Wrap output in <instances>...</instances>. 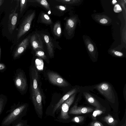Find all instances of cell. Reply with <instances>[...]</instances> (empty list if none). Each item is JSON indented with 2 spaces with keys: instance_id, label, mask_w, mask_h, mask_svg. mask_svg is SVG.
Wrapping results in <instances>:
<instances>
[{
  "instance_id": "obj_1",
  "label": "cell",
  "mask_w": 126,
  "mask_h": 126,
  "mask_svg": "<svg viewBox=\"0 0 126 126\" xmlns=\"http://www.w3.org/2000/svg\"><path fill=\"white\" fill-rule=\"evenodd\" d=\"M30 95L35 110L38 116L42 118L43 114L42 96L38 85V74L34 66L30 70Z\"/></svg>"
},
{
  "instance_id": "obj_2",
  "label": "cell",
  "mask_w": 126,
  "mask_h": 126,
  "mask_svg": "<svg viewBox=\"0 0 126 126\" xmlns=\"http://www.w3.org/2000/svg\"><path fill=\"white\" fill-rule=\"evenodd\" d=\"M13 78L14 84L17 90L21 94L25 92L27 86L24 74L19 69H16Z\"/></svg>"
},
{
  "instance_id": "obj_3",
  "label": "cell",
  "mask_w": 126,
  "mask_h": 126,
  "mask_svg": "<svg viewBox=\"0 0 126 126\" xmlns=\"http://www.w3.org/2000/svg\"><path fill=\"white\" fill-rule=\"evenodd\" d=\"M106 99L112 103H114V93L111 86L106 82H103L94 87Z\"/></svg>"
},
{
  "instance_id": "obj_4",
  "label": "cell",
  "mask_w": 126,
  "mask_h": 126,
  "mask_svg": "<svg viewBox=\"0 0 126 126\" xmlns=\"http://www.w3.org/2000/svg\"><path fill=\"white\" fill-rule=\"evenodd\" d=\"M35 16L34 12L26 16L20 25L17 35V39H19L30 29L31 23Z\"/></svg>"
},
{
  "instance_id": "obj_5",
  "label": "cell",
  "mask_w": 126,
  "mask_h": 126,
  "mask_svg": "<svg viewBox=\"0 0 126 126\" xmlns=\"http://www.w3.org/2000/svg\"><path fill=\"white\" fill-rule=\"evenodd\" d=\"M47 75L50 82L57 86L62 87L68 86V82L57 73L53 72H49Z\"/></svg>"
},
{
  "instance_id": "obj_6",
  "label": "cell",
  "mask_w": 126,
  "mask_h": 126,
  "mask_svg": "<svg viewBox=\"0 0 126 126\" xmlns=\"http://www.w3.org/2000/svg\"><path fill=\"white\" fill-rule=\"evenodd\" d=\"M76 93L72 95L62 104L61 106V111L60 115V117L61 119L67 120L70 118L68 113L69 109L74 100Z\"/></svg>"
},
{
  "instance_id": "obj_7",
  "label": "cell",
  "mask_w": 126,
  "mask_h": 126,
  "mask_svg": "<svg viewBox=\"0 0 126 126\" xmlns=\"http://www.w3.org/2000/svg\"><path fill=\"white\" fill-rule=\"evenodd\" d=\"M31 46L34 50L41 49L44 50L43 42L42 38L39 34H34L31 37L30 39Z\"/></svg>"
},
{
  "instance_id": "obj_8",
  "label": "cell",
  "mask_w": 126,
  "mask_h": 126,
  "mask_svg": "<svg viewBox=\"0 0 126 126\" xmlns=\"http://www.w3.org/2000/svg\"><path fill=\"white\" fill-rule=\"evenodd\" d=\"M17 4L14 10L10 14L8 23V30L11 34H12L14 30L17 21L18 14L16 12L17 7Z\"/></svg>"
},
{
  "instance_id": "obj_9",
  "label": "cell",
  "mask_w": 126,
  "mask_h": 126,
  "mask_svg": "<svg viewBox=\"0 0 126 126\" xmlns=\"http://www.w3.org/2000/svg\"><path fill=\"white\" fill-rule=\"evenodd\" d=\"M76 103L71 108L68 113L73 114H78L86 113L92 112L93 110L92 108L89 107H78Z\"/></svg>"
},
{
  "instance_id": "obj_10",
  "label": "cell",
  "mask_w": 126,
  "mask_h": 126,
  "mask_svg": "<svg viewBox=\"0 0 126 126\" xmlns=\"http://www.w3.org/2000/svg\"><path fill=\"white\" fill-rule=\"evenodd\" d=\"M29 43V38L27 37L22 41L18 45L13 54V58L16 59L25 50Z\"/></svg>"
},
{
  "instance_id": "obj_11",
  "label": "cell",
  "mask_w": 126,
  "mask_h": 126,
  "mask_svg": "<svg viewBox=\"0 0 126 126\" xmlns=\"http://www.w3.org/2000/svg\"><path fill=\"white\" fill-rule=\"evenodd\" d=\"M87 101L91 105L95 107L96 109L101 110H104V108L100 103L91 94L87 92L83 93Z\"/></svg>"
},
{
  "instance_id": "obj_12",
  "label": "cell",
  "mask_w": 126,
  "mask_h": 126,
  "mask_svg": "<svg viewBox=\"0 0 126 126\" xmlns=\"http://www.w3.org/2000/svg\"><path fill=\"white\" fill-rule=\"evenodd\" d=\"M77 91V89L76 88H75L67 92L55 105L53 110V113L54 114L55 113L56 110L64 102L72 95L76 93Z\"/></svg>"
},
{
  "instance_id": "obj_13",
  "label": "cell",
  "mask_w": 126,
  "mask_h": 126,
  "mask_svg": "<svg viewBox=\"0 0 126 126\" xmlns=\"http://www.w3.org/2000/svg\"><path fill=\"white\" fill-rule=\"evenodd\" d=\"M43 38L46 45L49 56L50 57L53 56L54 46L51 38L49 36L46 34L43 35Z\"/></svg>"
},
{
  "instance_id": "obj_14",
  "label": "cell",
  "mask_w": 126,
  "mask_h": 126,
  "mask_svg": "<svg viewBox=\"0 0 126 126\" xmlns=\"http://www.w3.org/2000/svg\"><path fill=\"white\" fill-rule=\"evenodd\" d=\"M102 118L103 120L111 126H115L118 123V121L114 119L109 114H108L107 115Z\"/></svg>"
},
{
  "instance_id": "obj_15",
  "label": "cell",
  "mask_w": 126,
  "mask_h": 126,
  "mask_svg": "<svg viewBox=\"0 0 126 126\" xmlns=\"http://www.w3.org/2000/svg\"><path fill=\"white\" fill-rule=\"evenodd\" d=\"M53 32L55 35L57 36L60 37L62 33V29L61 25L59 22H56L54 25Z\"/></svg>"
},
{
  "instance_id": "obj_16",
  "label": "cell",
  "mask_w": 126,
  "mask_h": 126,
  "mask_svg": "<svg viewBox=\"0 0 126 126\" xmlns=\"http://www.w3.org/2000/svg\"><path fill=\"white\" fill-rule=\"evenodd\" d=\"M40 18L41 22L43 23L47 24H51L52 23V21L49 17L44 13L41 14Z\"/></svg>"
},
{
  "instance_id": "obj_17",
  "label": "cell",
  "mask_w": 126,
  "mask_h": 126,
  "mask_svg": "<svg viewBox=\"0 0 126 126\" xmlns=\"http://www.w3.org/2000/svg\"><path fill=\"white\" fill-rule=\"evenodd\" d=\"M75 24L73 19H69L67 20L66 25V29L68 33H70L71 29L73 28Z\"/></svg>"
},
{
  "instance_id": "obj_18",
  "label": "cell",
  "mask_w": 126,
  "mask_h": 126,
  "mask_svg": "<svg viewBox=\"0 0 126 126\" xmlns=\"http://www.w3.org/2000/svg\"><path fill=\"white\" fill-rule=\"evenodd\" d=\"M35 1L44 7L47 10H50L49 4L47 0H36Z\"/></svg>"
},
{
  "instance_id": "obj_19",
  "label": "cell",
  "mask_w": 126,
  "mask_h": 126,
  "mask_svg": "<svg viewBox=\"0 0 126 126\" xmlns=\"http://www.w3.org/2000/svg\"><path fill=\"white\" fill-rule=\"evenodd\" d=\"M104 110H101L96 109V110L94 111L92 114V118L94 120H96V117L104 113Z\"/></svg>"
},
{
  "instance_id": "obj_20",
  "label": "cell",
  "mask_w": 126,
  "mask_h": 126,
  "mask_svg": "<svg viewBox=\"0 0 126 126\" xmlns=\"http://www.w3.org/2000/svg\"><path fill=\"white\" fill-rule=\"evenodd\" d=\"M35 55L44 59H46L47 58V57L44 52L41 49H38L36 50Z\"/></svg>"
},
{
  "instance_id": "obj_21",
  "label": "cell",
  "mask_w": 126,
  "mask_h": 126,
  "mask_svg": "<svg viewBox=\"0 0 126 126\" xmlns=\"http://www.w3.org/2000/svg\"><path fill=\"white\" fill-rule=\"evenodd\" d=\"M84 119V117L83 116H76L72 119L71 121L75 123H79L82 122Z\"/></svg>"
},
{
  "instance_id": "obj_22",
  "label": "cell",
  "mask_w": 126,
  "mask_h": 126,
  "mask_svg": "<svg viewBox=\"0 0 126 126\" xmlns=\"http://www.w3.org/2000/svg\"><path fill=\"white\" fill-rule=\"evenodd\" d=\"M27 0H21L20 2V11L21 13L26 8L27 3Z\"/></svg>"
},
{
  "instance_id": "obj_23",
  "label": "cell",
  "mask_w": 126,
  "mask_h": 126,
  "mask_svg": "<svg viewBox=\"0 0 126 126\" xmlns=\"http://www.w3.org/2000/svg\"><path fill=\"white\" fill-rule=\"evenodd\" d=\"M43 63V61L41 59H37L35 61V64L36 67L39 70H42L41 66L43 68V65L40 64Z\"/></svg>"
},
{
  "instance_id": "obj_24",
  "label": "cell",
  "mask_w": 126,
  "mask_h": 126,
  "mask_svg": "<svg viewBox=\"0 0 126 126\" xmlns=\"http://www.w3.org/2000/svg\"><path fill=\"white\" fill-rule=\"evenodd\" d=\"M114 11L116 13L120 12L122 11V9L120 6L118 4H116L114 8Z\"/></svg>"
},
{
  "instance_id": "obj_25",
  "label": "cell",
  "mask_w": 126,
  "mask_h": 126,
  "mask_svg": "<svg viewBox=\"0 0 126 126\" xmlns=\"http://www.w3.org/2000/svg\"><path fill=\"white\" fill-rule=\"evenodd\" d=\"M90 126H104L100 122L94 121L92 122L90 124Z\"/></svg>"
},
{
  "instance_id": "obj_26",
  "label": "cell",
  "mask_w": 126,
  "mask_h": 126,
  "mask_svg": "<svg viewBox=\"0 0 126 126\" xmlns=\"http://www.w3.org/2000/svg\"><path fill=\"white\" fill-rule=\"evenodd\" d=\"M56 8L62 11H65L66 9L65 6L61 5L56 6Z\"/></svg>"
},
{
  "instance_id": "obj_27",
  "label": "cell",
  "mask_w": 126,
  "mask_h": 126,
  "mask_svg": "<svg viewBox=\"0 0 126 126\" xmlns=\"http://www.w3.org/2000/svg\"><path fill=\"white\" fill-rule=\"evenodd\" d=\"M6 69V66L4 64L0 63V71H4Z\"/></svg>"
},
{
  "instance_id": "obj_28",
  "label": "cell",
  "mask_w": 126,
  "mask_h": 126,
  "mask_svg": "<svg viewBox=\"0 0 126 126\" xmlns=\"http://www.w3.org/2000/svg\"><path fill=\"white\" fill-rule=\"evenodd\" d=\"M115 55L118 57H122L123 55V53L120 52L118 51H115L113 52Z\"/></svg>"
},
{
  "instance_id": "obj_29",
  "label": "cell",
  "mask_w": 126,
  "mask_h": 126,
  "mask_svg": "<svg viewBox=\"0 0 126 126\" xmlns=\"http://www.w3.org/2000/svg\"><path fill=\"white\" fill-rule=\"evenodd\" d=\"M88 48L89 50L91 52L93 51L94 49L93 45L91 44H89L88 46Z\"/></svg>"
},
{
  "instance_id": "obj_30",
  "label": "cell",
  "mask_w": 126,
  "mask_h": 126,
  "mask_svg": "<svg viewBox=\"0 0 126 126\" xmlns=\"http://www.w3.org/2000/svg\"><path fill=\"white\" fill-rule=\"evenodd\" d=\"M100 22L102 24H106L108 22V20L105 18L101 19L100 20Z\"/></svg>"
},
{
  "instance_id": "obj_31",
  "label": "cell",
  "mask_w": 126,
  "mask_h": 126,
  "mask_svg": "<svg viewBox=\"0 0 126 126\" xmlns=\"http://www.w3.org/2000/svg\"><path fill=\"white\" fill-rule=\"evenodd\" d=\"M4 1V0H0V6L2 4Z\"/></svg>"
},
{
  "instance_id": "obj_32",
  "label": "cell",
  "mask_w": 126,
  "mask_h": 126,
  "mask_svg": "<svg viewBox=\"0 0 126 126\" xmlns=\"http://www.w3.org/2000/svg\"><path fill=\"white\" fill-rule=\"evenodd\" d=\"M117 1L115 0H113L112 1V3L113 4H115L117 2Z\"/></svg>"
},
{
  "instance_id": "obj_33",
  "label": "cell",
  "mask_w": 126,
  "mask_h": 126,
  "mask_svg": "<svg viewBox=\"0 0 126 126\" xmlns=\"http://www.w3.org/2000/svg\"><path fill=\"white\" fill-rule=\"evenodd\" d=\"M48 13L49 14H50V11H49Z\"/></svg>"
},
{
  "instance_id": "obj_34",
  "label": "cell",
  "mask_w": 126,
  "mask_h": 126,
  "mask_svg": "<svg viewBox=\"0 0 126 126\" xmlns=\"http://www.w3.org/2000/svg\"><path fill=\"white\" fill-rule=\"evenodd\" d=\"M0 55H1V50H0Z\"/></svg>"
},
{
  "instance_id": "obj_35",
  "label": "cell",
  "mask_w": 126,
  "mask_h": 126,
  "mask_svg": "<svg viewBox=\"0 0 126 126\" xmlns=\"http://www.w3.org/2000/svg\"><path fill=\"white\" fill-rule=\"evenodd\" d=\"M122 126H123V125Z\"/></svg>"
}]
</instances>
